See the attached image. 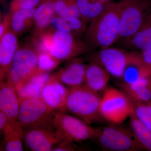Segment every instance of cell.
<instances>
[{"instance_id":"cell-1","label":"cell","mask_w":151,"mask_h":151,"mask_svg":"<svg viewBox=\"0 0 151 151\" xmlns=\"http://www.w3.org/2000/svg\"><path fill=\"white\" fill-rule=\"evenodd\" d=\"M120 10L119 2L110 1L103 12L90 22L85 37V42L90 48H108L118 40Z\"/></svg>"},{"instance_id":"cell-2","label":"cell","mask_w":151,"mask_h":151,"mask_svg":"<svg viewBox=\"0 0 151 151\" xmlns=\"http://www.w3.org/2000/svg\"><path fill=\"white\" fill-rule=\"evenodd\" d=\"M38 56L35 47L26 46L18 49L6 77V81L17 93L34 76L44 73L38 67Z\"/></svg>"},{"instance_id":"cell-3","label":"cell","mask_w":151,"mask_h":151,"mask_svg":"<svg viewBox=\"0 0 151 151\" xmlns=\"http://www.w3.org/2000/svg\"><path fill=\"white\" fill-rule=\"evenodd\" d=\"M101 98L97 92L89 89L85 84L71 87L68 96L66 110L87 124H92L101 116Z\"/></svg>"},{"instance_id":"cell-4","label":"cell","mask_w":151,"mask_h":151,"mask_svg":"<svg viewBox=\"0 0 151 151\" xmlns=\"http://www.w3.org/2000/svg\"><path fill=\"white\" fill-rule=\"evenodd\" d=\"M20 101L17 122L23 128L55 129L53 122L56 112L40 98L20 97Z\"/></svg>"},{"instance_id":"cell-5","label":"cell","mask_w":151,"mask_h":151,"mask_svg":"<svg viewBox=\"0 0 151 151\" xmlns=\"http://www.w3.org/2000/svg\"><path fill=\"white\" fill-rule=\"evenodd\" d=\"M120 25L118 40L124 43L139 29L151 10V0H120Z\"/></svg>"},{"instance_id":"cell-6","label":"cell","mask_w":151,"mask_h":151,"mask_svg":"<svg viewBox=\"0 0 151 151\" xmlns=\"http://www.w3.org/2000/svg\"><path fill=\"white\" fill-rule=\"evenodd\" d=\"M101 116L114 124L123 123L134 113V105L129 96L115 88L104 92L100 101Z\"/></svg>"},{"instance_id":"cell-7","label":"cell","mask_w":151,"mask_h":151,"mask_svg":"<svg viewBox=\"0 0 151 151\" xmlns=\"http://www.w3.org/2000/svg\"><path fill=\"white\" fill-rule=\"evenodd\" d=\"M141 58L140 52L127 51L109 47L95 53L93 62L100 64L115 78H122L127 66Z\"/></svg>"},{"instance_id":"cell-8","label":"cell","mask_w":151,"mask_h":151,"mask_svg":"<svg viewBox=\"0 0 151 151\" xmlns=\"http://www.w3.org/2000/svg\"><path fill=\"white\" fill-rule=\"evenodd\" d=\"M95 137L100 145L105 150L134 151L144 149L132 132L121 127L108 126L98 129Z\"/></svg>"},{"instance_id":"cell-9","label":"cell","mask_w":151,"mask_h":151,"mask_svg":"<svg viewBox=\"0 0 151 151\" xmlns=\"http://www.w3.org/2000/svg\"><path fill=\"white\" fill-rule=\"evenodd\" d=\"M53 123L55 129L64 139L73 142L95 138L98 132L84 121L63 112H55Z\"/></svg>"},{"instance_id":"cell-10","label":"cell","mask_w":151,"mask_h":151,"mask_svg":"<svg viewBox=\"0 0 151 151\" xmlns=\"http://www.w3.org/2000/svg\"><path fill=\"white\" fill-rule=\"evenodd\" d=\"M90 50L85 42L73 34L53 30L50 53L60 61L73 59Z\"/></svg>"},{"instance_id":"cell-11","label":"cell","mask_w":151,"mask_h":151,"mask_svg":"<svg viewBox=\"0 0 151 151\" xmlns=\"http://www.w3.org/2000/svg\"><path fill=\"white\" fill-rule=\"evenodd\" d=\"M23 139L30 150L50 151L64 139L55 129L23 128Z\"/></svg>"},{"instance_id":"cell-12","label":"cell","mask_w":151,"mask_h":151,"mask_svg":"<svg viewBox=\"0 0 151 151\" xmlns=\"http://www.w3.org/2000/svg\"><path fill=\"white\" fill-rule=\"evenodd\" d=\"M69 92L54 74L44 85L40 98L55 111L64 113Z\"/></svg>"},{"instance_id":"cell-13","label":"cell","mask_w":151,"mask_h":151,"mask_svg":"<svg viewBox=\"0 0 151 151\" xmlns=\"http://www.w3.org/2000/svg\"><path fill=\"white\" fill-rule=\"evenodd\" d=\"M18 49L16 34L9 29L0 39V80L6 78L11 64Z\"/></svg>"},{"instance_id":"cell-14","label":"cell","mask_w":151,"mask_h":151,"mask_svg":"<svg viewBox=\"0 0 151 151\" xmlns=\"http://www.w3.org/2000/svg\"><path fill=\"white\" fill-rule=\"evenodd\" d=\"M20 104V97L15 87L7 81H1L0 111L5 114L12 121L17 122Z\"/></svg>"},{"instance_id":"cell-15","label":"cell","mask_w":151,"mask_h":151,"mask_svg":"<svg viewBox=\"0 0 151 151\" xmlns=\"http://www.w3.org/2000/svg\"><path fill=\"white\" fill-rule=\"evenodd\" d=\"M86 66L80 59H74L55 75L62 84L76 87L85 83Z\"/></svg>"},{"instance_id":"cell-16","label":"cell","mask_w":151,"mask_h":151,"mask_svg":"<svg viewBox=\"0 0 151 151\" xmlns=\"http://www.w3.org/2000/svg\"><path fill=\"white\" fill-rule=\"evenodd\" d=\"M110 75L101 65L92 62L86 66L84 84L93 91L99 92L107 86Z\"/></svg>"},{"instance_id":"cell-17","label":"cell","mask_w":151,"mask_h":151,"mask_svg":"<svg viewBox=\"0 0 151 151\" xmlns=\"http://www.w3.org/2000/svg\"><path fill=\"white\" fill-rule=\"evenodd\" d=\"M124 44L127 48L141 52L151 47V10L137 31Z\"/></svg>"},{"instance_id":"cell-18","label":"cell","mask_w":151,"mask_h":151,"mask_svg":"<svg viewBox=\"0 0 151 151\" xmlns=\"http://www.w3.org/2000/svg\"><path fill=\"white\" fill-rule=\"evenodd\" d=\"M55 14L54 0H41L34 14L35 35L46 29Z\"/></svg>"},{"instance_id":"cell-19","label":"cell","mask_w":151,"mask_h":151,"mask_svg":"<svg viewBox=\"0 0 151 151\" xmlns=\"http://www.w3.org/2000/svg\"><path fill=\"white\" fill-rule=\"evenodd\" d=\"M23 128L17 122H12L3 132V147L6 151H23Z\"/></svg>"},{"instance_id":"cell-20","label":"cell","mask_w":151,"mask_h":151,"mask_svg":"<svg viewBox=\"0 0 151 151\" xmlns=\"http://www.w3.org/2000/svg\"><path fill=\"white\" fill-rule=\"evenodd\" d=\"M36 9H19L9 12L11 15L9 29L17 35L25 31L33 23V16Z\"/></svg>"},{"instance_id":"cell-21","label":"cell","mask_w":151,"mask_h":151,"mask_svg":"<svg viewBox=\"0 0 151 151\" xmlns=\"http://www.w3.org/2000/svg\"><path fill=\"white\" fill-rule=\"evenodd\" d=\"M151 76V67L145 64L141 58L127 66L122 79L124 81V84H131Z\"/></svg>"},{"instance_id":"cell-22","label":"cell","mask_w":151,"mask_h":151,"mask_svg":"<svg viewBox=\"0 0 151 151\" xmlns=\"http://www.w3.org/2000/svg\"><path fill=\"white\" fill-rule=\"evenodd\" d=\"M81 18L87 22L96 18L105 9L109 2L92 1L90 0H76Z\"/></svg>"},{"instance_id":"cell-23","label":"cell","mask_w":151,"mask_h":151,"mask_svg":"<svg viewBox=\"0 0 151 151\" xmlns=\"http://www.w3.org/2000/svg\"><path fill=\"white\" fill-rule=\"evenodd\" d=\"M50 77L47 72L39 73L34 76L18 92L19 96L40 97L42 87Z\"/></svg>"},{"instance_id":"cell-24","label":"cell","mask_w":151,"mask_h":151,"mask_svg":"<svg viewBox=\"0 0 151 151\" xmlns=\"http://www.w3.org/2000/svg\"><path fill=\"white\" fill-rule=\"evenodd\" d=\"M130 124L132 132L143 148L151 151V132L136 117L131 115Z\"/></svg>"},{"instance_id":"cell-25","label":"cell","mask_w":151,"mask_h":151,"mask_svg":"<svg viewBox=\"0 0 151 151\" xmlns=\"http://www.w3.org/2000/svg\"><path fill=\"white\" fill-rule=\"evenodd\" d=\"M134 105L135 116L151 132V106L140 103H136Z\"/></svg>"},{"instance_id":"cell-26","label":"cell","mask_w":151,"mask_h":151,"mask_svg":"<svg viewBox=\"0 0 151 151\" xmlns=\"http://www.w3.org/2000/svg\"><path fill=\"white\" fill-rule=\"evenodd\" d=\"M60 60L49 52H39L38 56V67L42 72L54 69L59 65Z\"/></svg>"},{"instance_id":"cell-27","label":"cell","mask_w":151,"mask_h":151,"mask_svg":"<svg viewBox=\"0 0 151 151\" xmlns=\"http://www.w3.org/2000/svg\"><path fill=\"white\" fill-rule=\"evenodd\" d=\"M127 94L130 99H132L135 103L147 104L151 101V86L139 88Z\"/></svg>"},{"instance_id":"cell-28","label":"cell","mask_w":151,"mask_h":151,"mask_svg":"<svg viewBox=\"0 0 151 151\" xmlns=\"http://www.w3.org/2000/svg\"><path fill=\"white\" fill-rule=\"evenodd\" d=\"M41 0H12L10 4V12L19 9L36 8Z\"/></svg>"},{"instance_id":"cell-29","label":"cell","mask_w":151,"mask_h":151,"mask_svg":"<svg viewBox=\"0 0 151 151\" xmlns=\"http://www.w3.org/2000/svg\"><path fill=\"white\" fill-rule=\"evenodd\" d=\"M70 25L74 35H80L86 32V22L81 18L67 17L65 18Z\"/></svg>"},{"instance_id":"cell-30","label":"cell","mask_w":151,"mask_h":151,"mask_svg":"<svg viewBox=\"0 0 151 151\" xmlns=\"http://www.w3.org/2000/svg\"><path fill=\"white\" fill-rule=\"evenodd\" d=\"M49 26L54 30L73 34L71 28L65 18L55 15L50 21Z\"/></svg>"},{"instance_id":"cell-31","label":"cell","mask_w":151,"mask_h":151,"mask_svg":"<svg viewBox=\"0 0 151 151\" xmlns=\"http://www.w3.org/2000/svg\"><path fill=\"white\" fill-rule=\"evenodd\" d=\"M75 147L73 145V142L64 139L58 145L54 147L52 151H74Z\"/></svg>"},{"instance_id":"cell-32","label":"cell","mask_w":151,"mask_h":151,"mask_svg":"<svg viewBox=\"0 0 151 151\" xmlns=\"http://www.w3.org/2000/svg\"><path fill=\"white\" fill-rule=\"evenodd\" d=\"M10 13L6 15L1 22L0 24V39L1 38L10 27Z\"/></svg>"},{"instance_id":"cell-33","label":"cell","mask_w":151,"mask_h":151,"mask_svg":"<svg viewBox=\"0 0 151 151\" xmlns=\"http://www.w3.org/2000/svg\"><path fill=\"white\" fill-rule=\"evenodd\" d=\"M13 121H12L5 114L0 111V131L1 133H2L6 128Z\"/></svg>"},{"instance_id":"cell-34","label":"cell","mask_w":151,"mask_h":151,"mask_svg":"<svg viewBox=\"0 0 151 151\" xmlns=\"http://www.w3.org/2000/svg\"><path fill=\"white\" fill-rule=\"evenodd\" d=\"M140 54L144 63L151 67V47L140 52Z\"/></svg>"},{"instance_id":"cell-35","label":"cell","mask_w":151,"mask_h":151,"mask_svg":"<svg viewBox=\"0 0 151 151\" xmlns=\"http://www.w3.org/2000/svg\"><path fill=\"white\" fill-rule=\"evenodd\" d=\"M92 1L100 2L107 3L110 1V0H90Z\"/></svg>"},{"instance_id":"cell-36","label":"cell","mask_w":151,"mask_h":151,"mask_svg":"<svg viewBox=\"0 0 151 151\" xmlns=\"http://www.w3.org/2000/svg\"><path fill=\"white\" fill-rule=\"evenodd\" d=\"M147 104H148V105H150V106H151V101L150 102V103H147Z\"/></svg>"},{"instance_id":"cell-37","label":"cell","mask_w":151,"mask_h":151,"mask_svg":"<svg viewBox=\"0 0 151 151\" xmlns=\"http://www.w3.org/2000/svg\"><path fill=\"white\" fill-rule=\"evenodd\" d=\"M3 1H4V0H1V2H3Z\"/></svg>"},{"instance_id":"cell-38","label":"cell","mask_w":151,"mask_h":151,"mask_svg":"<svg viewBox=\"0 0 151 151\" xmlns=\"http://www.w3.org/2000/svg\"><path fill=\"white\" fill-rule=\"evenodd\" d=\"M150 78H151V76H150Z\"/></svg>"}]
</instances>
